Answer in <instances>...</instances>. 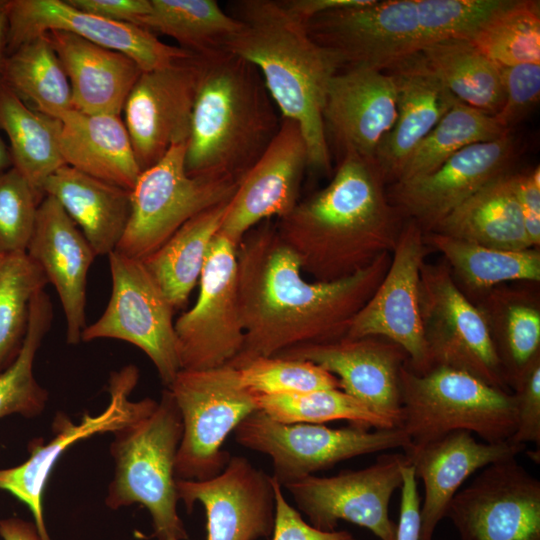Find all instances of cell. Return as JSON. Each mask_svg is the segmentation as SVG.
Instances as JSON below:
<instances>
[{"instance_id": "cell-1", "label": "cell", "mask_w": 540, "mask_h": 540, "mask_svg": "<svg viewBox=\"0 0 540 540\" xmlns=\"http://www.w3.org/2000/svg\"><path fill=\"white\" fill-rule=\"evenodd\" d=\"M237 287L244 343L229 363L236 368L289 348L345 337L350 324L383 280L391 253L345 278L309 282L276 224L264 221L237 247Z\"/></svg>"}, {"instance_id": "cell-2", "label": "cell", "mask_w": 540, "mask_h": 540, "mask_svg": "<svg viewBox=\"0 0 540 540\" xmlns=\"http://www.w3.org/2000/svg\"><path fill=\"white\" fill-rule=\"evenodd\" d=\"M375 158L345 152L329 182L276 224L280 238L316 281H335L392 253L404 222Z\"/></svg>"}, {"instance_id": "cell-3", "label": "cell", "mask_w": 540, "mask_h": 540, "mask_svg": "<svg viewBox=\"0 0 540 540\" xmlns=\"http://www.w3.org/2000/svg\"><path fill=\"white\" fill-rule=\"evenodd\" d=\"M226 12L240 27L224 49L258 69L281 116L299 125L308 148V168L329 172L323 107L336 73L333 64L309 36L306 24L281 0L231 1Z\"/></svg>"}, {"instance_id": "cell-4", "label": "cell", "mask_w": 540, "mask_h": 540, "mask_svg": "<svg viewBox=\"0 0 540 540\" xmlns=\"http://www.w3.org/2000/svg\"><path fill=\"white\" fill-rule=\"evenodd\" d=\"M503 0H371L330 10L306 22L336 72H386L428 46L469 39Z\"/></svg>"}, {"instance_id": "cell-5", "label": "cell", "mask_w": 540, "mask_h": 540, "mask_svg": "<svg viewBox=\"0 0 540 540\" xmlns=\"http://www.w3.org/2000/svg\"><path fill=\"white\" fill-rule=\"evenodd\" d=\"M199 57L186 172L238 182L270 144L282 116L254 65L227 50Z\"/></svg>"}, {"instance_id": "cell-6", "label": "cell", "mask_w": 540, "mask_h": 540, "mask_svg": "<svg viewBox=\"0 0 540 540\" xmlns=\"http://www.w3.org/2000/svg\"><path fill=\"white\" fill-rule=\"evenodd\" d=\"M113 436L110 454L115 468L105 504L113 510L141 504L151 515L157 540H188L177 512L175 477L182 420L170 390H163L150 415Z\"/></svg>"}, {"instance_id": "cell-7", "label": "cell", "mask_w": 540, "mask_h": 540, "mask_svg": "<svg viewBox=\"0 0 540 540\" xmlns=\"http://www.w3.org/2000/svg\"><path fill=\"white\" fill-rule=\"evenodd\" d=\"M402 428L411 447L465 430L487 443L507 441L515 432L511 392L488 385L467 372L437 366L414 372L407 362L399 374ZM410 448V447H409Z\"/></svg>"}, {"instance_id": "cell-8", "label": "cell", "mask_w": 540, "mask_h": 540, "mask_svg": "<svg viewBox=\"0 0 540 540\" xmlns=\"http://www.w3.org/2000/svg\"><path fill=\"white\" fill-rule=\"evenodd\" d=\"M168 389L182 420L176 479L215 477L231 457L222 448L226 438L258 410L255 395L242 384L238 368L229 364L205 370L181 369Z\"/></svg>"}, {"instance_id": "cell-9", "label": "cell", "mask_w": 540, "mask_h": 540, "mask_svg": "<svg viewBox=\"0 0 540 540\" xmlns=\"http://www.w3.org/2000/svg\"><path fill=\"white\" fill-rule=\"evenodd\" d=\"M186 143L172 146L141 172L131 190L128 225L115 251L143 260L191 218L233 196L235 180L187 174Z\"/></svg>"}, {"instance_id": "cell-10", "label": "cell", "mask_w": 540, "mask_h": 540, "mask_svg": "<svg viewBox=\"0 0 540 540\" xmlns=\"http://www.w3.org/2000/svg\"><path fill=\"white\" fill-rule=\"evenodd\" d=\"M233 432L239 445L271 459L272 477L282 487L350 458L411 447L410 438L400 427L370 432L352 425L334 429L323 424H287L259 410L243 419Z\"/></svg>"}, {"instance_id": "cell-11", "label": "cell", "mask_w": 540, "mask_h": 540, "mask_svg": "<svg viewBox=\"0 0 540 540\" xmlns=\"http://www.w3.org/2000/svg\"><path fill=\"white\" fill-rule=\"evenodd\" d=\"M419 302L431 369L461 370L510 392L485 317L461 291L445 260L423 263Z\"/></svg>"}, {"instance_id": "cell-12", "label": "cell", "mask_w": 540, "mask_h": 540, "mask_svg": "<svg viewBox=\"0 0 540 540\" xmlns=\"http://www.w3.org/2000/svg\"><path fill=\"white\" fill-rule=\"evenodd\" d=\"M112 292L103 314L85 327L81 340L126 341L152 361L168 388L181 370L174 329V308L142 260L117 251L108 254Z\"/></svg>"}, {"instance_id": "cell-13", "label": "cell", "mask_w": 540, "mask_h": 540, "mask_svg": "<svg viewBox=\"0 0 540 540\" xmlns=\"http://www.w3.org/2000/svg\"><path fill=\"white\" fill-rule=\"evenodd\" d=\"M237 247L221 234L213 239L194 306L174 322L180 368L205 370L229 364L244 343L238 287Z\"/></svg>"}, {"instance_id": "cell-14", "label": "cell", "mask_w": 540, "mask_h": 540, "mask_svg": "<svg viewBox=\"0 0 540 540\" xmlns=\"http://www.w3.org/2000/svg\"><path fill=\"white\" fill-rule=\"evenodd\" d=\"M139 380L135 365H127L112 372L107 385L110 400L106 408L96 414L85 413L74 423L66 415L58 414L53 421L54 436L47 442L33 440L28 445L29 458L22 464L0 469V489L9 492L25 504L34 518L40 540H51L43 515V494L48 478L61 455L73 444L97 434L114 433L150 415L156 400L130 399Z\"/></svg>"}, {"instance_id": "cell-15", "label": "cell", "mask_w": 540, "mask_h": 540, "mask_svg": "<svg viewBox=\"0 0 540 540\" xmlns=\"http://www.w3.org/2000/svg\"><path fill=\"white\" fill-rule=\"evenodd\" d=\"M408 464L405 453L383 454L363 469L329 477L310 475L283 487L317 529L333 531L344 520L370 530L380 540H396L389 503Z\"/></svg>"}, {"instance_id": "cell-16", "label": "cell", "mask_w": 540, "mask_h": 540, "mask_svg": "<svg viewBox=\"0 0 540 540\" xmlns=\"http://www.w3.org/2000/svg\"><path fill=\"white\" fill-rule=\"evenodd\" d=\"M445 517L460 540H540V481L515 457L492 463L455 494Z\"/></svg>"}, {"instance_id": "cell-17", "label": "cell", "mask_w": 540, "mask_h": 540, "mask_svg": "<svg viewBox=\"0 0 540 540\" xmlns=\"http://www.w3.org/2000/svg\"><path fill=\"white\" fill-rule=\"evenodd\" d=\"M424 232L412 220L404 222L390 266L376 291L353 318L346 338L382 337L399 345L416 373L431 369L423 337L419 283L426 255Z\"/></svg>"}, {"instance_id": "cell-18", "label": "cell", "mask_w": 540, "mask_h": 540, "mask_svg": "<svg viewBox=\"0 0 540 540\" xmlns=\"http://www.w3.org/2000/svg\"><path fill=\"white\" fill-rule=\"evenodd\" d=\"M201 71L199 55L142 71L123 107L124 124L141 172L187 142Z\"/></svg>"}, {"instance_id": "cell-19", "label": "cell", "mask_w": 540, "mask_h": 540, "mask_svg": "<svg viewBox=\"0 0 540 540\" xmlns=\"http://www.w3.org/2000/svg\"><path fill=\"white\" fill-rule=\"evenodd\" d=\"M50 31L67 32L121 52L133 59L142 71L166 67L193 55L181 47L162 42L143 27L83 12L66 0H9L7 55Z\"/></svg>"}, {"instance_id": "cell-20", "label": "cell", "mask_w": 540, "mask_h": 540, "mask_svg": "<svg viewBox=\"0 0 540 540\" xmlns=\"http://www.w3.org/2000/svg\"><path fill=\"white\" fill-rule=\"evenodd\" d=\"M517 150L511 132L469 145L433 172L392 184L388 197L403 217L417 223L424 233L431 232L478 190L509 173Z\"/></svg>"}, {"instance_id": "cell-21", "label": "cell", "mask_w": 540, "mask_h": 540, "mask_svg": "<svg viewBox=\"0 0 540 540\" xmlns=\"http://www.w3.org/2000/svg\"><path fill=\"white\" fill-rule=\"evenodd\" d=\"M308 148L299 125L283 118L278 132L237 183L219 234L236 247L258 224L288 215L299 202Z\"/></svg>"}, {"instance_id": "cell-22", "label": "cell", "mask_w": 540, "mask_h": 540, "mask_svg": "<svg viewBox=\"0 0 540 540\" xmlns=\"http://www.w3.org/2000/svg\"><path fill=\"white\" fill-rule=\"evenodd\" d=\"M179 500L188 513L199 502L206 514V540H257L272 535L275 494L272 476L247 458L231 456L207 480L176 479Z\"/></svg>"}, {"instance_id": "cell-23", "label": "cell", "mask_w": 540, "mask_h": 540, "mask_svg": "<svg viewBox=\"0 0 540 540\" xmlns=\"http://www.w3.org/2000/svg\"><path fill=\"white\" fill-rule=\"evenodd\" d=\"M275 356L319 365L338 378L341 390L394 427H400L399 374L408 356L394 342L376 336L343 337L298 345Z\"/></svg>"}, {"instance_id": "cell-24", "label": "cell", "mask_w": 540, "mask_h": 540, "mask_svg": "<svg viewBox=\"0 0 540 540\" xmlns=\"http://www.w3.org/2000/svg\"><path fill=\"white\" fill-rule=\"evenodd\" d=\"M397 117L394 79L386 72L358 68L336 72L329 80L323 107L325 134L342 155L375 158Z\"/></svg>"}, {"instance_id": "cell-25", "label": "cell", "mask_w": 540, "mask_h": 540, "mask_svg": "<svg viewBox=\"0 0 540 540\" xmlns=\"http://www.w3.org/2000/svg\"><path fill=\"white\" fill-rule=\"evenodd\" d=\"M26 253L56 289L65 315L67 343L78 344L87 326V274L96 255L52 196L44 195L39 203Z\"/></svg>"}, {"instance_id": "cell-26", "label": "cell", "mask_w": 540, "mask_h": 540, "mask_svg": "<svg viewBox=\"0 0 540 540\" xmlns=\"http://www.w3.org/2000/svg\"><path fill=\"white\" fill-rule=\"evenodd\" d=\"M525 445L509 440L499 443L477 442L465 430L451 432L420 447L404 451L417 478L424 484L419 540H433L438 523L462 483L478 469L516 457Z\"/></svg>"}, {"instance_id": "cell-27", "label": "cell", "mask_w": 540, "mask_h": 540, "mask_svg": "<svg viewBox=\"0 0 540 540\" xmlns=\"http://www.w3.org/2000/svg\"><path fill=\"white\" fill-rule=\"evenodd\" d=\"M394 79L397 117L375 161L385 183L394 184L411 155L457 99L418 53L386 71Z\"/></svg>"}, {"instance_id": "cell-28", "label": "cell", "mask_w": 540, "mask_h": 540, "mask_svg": "<svg viewBox=\"0 0 540 540\" xmlns=\"http://www.w3.org/2000/svg\"><path fill=\"white\" fill-rule=\"evenodd\" d=\"M45 35L68 77L74 108L88 114L120 115L142 73L138 64L121 52L67 32Z\"/></svg>"}, {"instance_id": "cell-29", "label": "cell", "mask_w": 540, "mask_h": 540, "mask_svg": "<svg viewBox=\"0 0 540 540\" xmlns=\"http://www.w3.org/2000/svg\"><path fill=\"white\" fill-rule=\"evenodd\" d=\"M58 120V144L66 165L131 191L141 174L120 115L71 109Z\"/></svg>"}, {"instance_id": "cell-30", "label": "cell", "mask_w": 540, "mask_h": 540, "mask_svg": "<svg viewBox=\"0 0 540 540\" xmlns=\"http://www.w3.org/2000/svg\"><path fill=\"white\" fill-rule=\"evenodd\" d=\"M62 206L96 256L113 252L120 243L131 212V191L63 165L42 186Z\"/></svg>"}, {"instance_id": "cell-31", "label": "cell", "mask_w": 540, "mask_h": 540, "mask_svg": "<svg viewBox=\"0 0 540 540\" xmlns=\"http://www.w3.org/2000/svg\"><path fill=\"white\" fill-rule=\"evenodd\" d=\"M509 173L491 181L448 214L431 232L503 250L533 248Z\"/></svg>"}, {"instance_id": "cell-32", "label": "cell", "mask_w": 540, "mask_h": 540, "mask_svg": "<svg viewBox=\"0 0 540 540\" xmlns=\"http://www.w3.org/2000/svg\"><path fill=\"white\" fill-rule=\"evenodd\" d=\"M228 202L212 207L183 224L165 243L142 260L174 309L187 302L200 275Z\"/></svg>"}, {"instance_id": "cell-33", "label": "cell", "mask_w": 540, "mask_h": 540, "mask_svg": "<svg viewBox=\"0 0 540 540\" xmlns=\"http://www.w3.org/2000/svg\"><path fill=\"white\" fill-rule=\"evenodd\" d=\"M0 129L9 141L12 167L43 197L46 179L65 165L58 120L30 107L0 78Z\"/></svg>"}, {"instance_id": "cell-34", "label": "cell", "mask_w": 540, "mask_h": 540, "mask_svg": "<svg viewBox=\"0 0 540 540\" xmlns=\"http://www.w3.org/2000/svg\"><path fill=\"white\" fill-rule=\"evenodd\" d=\"M424 241L443 255L453 279L473 293L486 294L507 281L540 280V253L536 248L503 250L437 232L424 233Z\"/></svg>"}, {"instance_id": "cell-35", "label": "cell", "mask_w": 540, "mask_h": 540, "mask_svg": "<svg viewBox=\"0 0 540 540\" xmlns=\"http://www.w3.org/2000/svg\"><path fill=\"white\" fill-rule=\"evenodd\" d=\"M421 53L458 101L492 116L501 109L504 90L500 66L468 39L437 42Z\"/></svg>"}, {"instance_id": "cell-36", "label": "cell", "mask_w": 540, "mask_h": 540, "mask_svg": "<svg viewBox=\"0 0 540 540\" xmlns=\"http://www.w3.org/2000/svg\"><path fill=\"white\" fill-rule=\"evenodd\" d=\"M0 78L33 109L53 118L74 109L64 68L44 34L8 54Z\"/></svg>"}, {"instance_id": "cell-37", "label": "cell", "mask_w": 540, "mask_h": 540, "mask_svg": "<svg viewBox=\"0 0 540 540\" xmlns=\"http://www.w3.org/2000/svg\"><path fill=\"white\" fill-rule=\"evenodd\" d=\"M478 308L490 330L494 348L510 389L540 355V310L519 293L496 287L485 294Z\"/></svg>"}, {"instance_id": "cell-38", "label": "cell", "mask_w": 540, "mask_h": 540, "mask_svg": "<svg viewBox=\"0 0 540 540\" xmlns=\"http://www.w3.org/2000/svg\"><path fill=\"white\" fill-rule=\"evenodd\" d=\"M142 27L168 35L193 54L208 55L225 50L240 23L215 0H151Z\"/></svg>"}, {"instance_id": "cell-39", "label": "cell", "mask_w": 540, "mask_h": 540, "mask_svg": "<svg viewBox=\"0 0 540 540\" xmlns=\"http://www.w3.org/2000/svg\"><path fill=\"white\" fill-rule=\"evenodd\" d=\"M500 67L540 64V4L506 0L468 39Z\"/></svg>"}, {"instance_id": "cell-40", "label": "cell", "mask_w": 540, "mask_h": 540, "mask_svg": "<svg viewBox=\"0 0 540 540\" xmlns=\"http://www.w3.org/2000/svg\"><path fill=\"white\" fill-rule=\"evenodd\" d=\"M508 132L494 116L457 100L411 155L396 183L429 174L463 148Z\"/></svg>"}, {"instance_id": "cell-41", "label": "cell", "mask_w": 540, "mask_h": 540, "mask_svg": "<svg viewBox=\"0 0 540 540\" xmlns=\"http://www.w3.org/2000/svg\"><path fill=\"white\" fill-rule=\"evenodd\" d=\"M53 306L45 290L31 301L27 333L14 362L0 373V418L19 414L40 415L48 400L47 391L34 376L33 366L40 345L51 328Z\"/></svg>"}, {"instance_id": "cell-42", "label": "cell", "mask_w": 540, "mask_h": 540, "mask_svg": "<svg viewBox=\"0 0 540 540\" xmlns=\"http://www.w3.org/2000/svg\"><path fill=\"white\" fill-rule=\"evenodd\" d=\"M48 280L26 252L0 254V373L21 351L30 305Z\"/></svg>"}, {"instance_id": "cell-43", "label": "cell", "mask_w": 540, "mask_h": 540, "mask_svg": "<svg viewBox=\"0 0 540 540\" xmlns=\"http://www.w3.org/2000/svg\"><path fill=\"white\" fill-rule=\"evenodd\" d=\"M257 409L287 424H323L347 420L352 426L369 429L396 428L341 389H324L298 394L255 396Z\"/></svg>"}, {"instance_id": "cell-44", "label": "cell", "mask_w": 540, "mask_h": 540, "mask_svg": "<svg viewBox=\"0 0 540 540\" xmlns=\"http://www.w3.org/2000/svg\"><path fill=\"white\" fill-rule=\"evenodd\" d=\"M238 370L242 384L255 396L340 389L336 376L305 360L261 357L244 364Z\"/></svg>"}, {"instance_id": "cell-45", "label": "cell", "mask_w": 540, "mask_h": 540, "mask_svg": "<svg viewBox=\"0 0 540 540\" xmlns=\"http://www.w3.org/2000/svg\"><path fill=\"white\" fill-rule=\"evenodd\" d=\"M43 197L14 167L0 171V254L26 252Z\"/></svg>"}, {"instance_id": "cell-46", "label": "cell", "mask_w": 540, "mask_h": 540, "mask_svg": "<svg viewBox=\"0 0 540 540\" xmlns=\"http://www.w3.org/2000/svg\"><path fill=\"white\" fill-rule=\"evenodd\" d=\"M504 102L494 115L498 124L508 131L522 121L538 104L540 98V64H519L500 67Z\"/></svg>"}, {"instance_id": "cell-47", "label": "cell", "mask_w": 540, "mask_h": 540, "mask_svg": "<svg viewBox=\"0 0 540 540\" xmlns=\"http://www.w3.org/2000/svg\"><path fill=\"white\" fill-rule=\"evenodd\" d=\"M516 428L509 439L517 445L540 446V355L536 356L512 385Z\"/></svg>"}, {"instance_id": "cell-48", "label": "cell", "mask_w": 540, "mask_h": 540, "mask_svg": "<svg viewBox=\"0 0 540 540\" xmlns=\"http://www.w3.org/2000/svg\"><path fill=\"white\" fill-rule=\"evenodd\" d=\"M275 494V522L271 540H357L345 530L324 531L305 521L284 496L282 486L272 477Z\"/></svg>"}, {"instance_id": "cell-49", "label": "cell", "mask_w": 540, "mask_h": 540, "mask_svg": "<svg viewBox=\"0 0 540 540\" xmlns=\"http://www.w3.org/2000/svg\"><path fill=\"white\" fill-rule=\"evenodd\" d=\"M510 187L520 206L530 245L540 244V168L509 174Z\"/></svg>"}, {"instance_id": "cell-50", "label": "cell", "mask_w": 540, "mask_h": 540, "mask_svg": "<svg viewBox=\"0 0 540 540\" xmlns=\"http://www.w3.org/2000/svg\"><path fill=\"white\" fill-rule=\"evenodd\" d=\"M73 7L113 22L142 27L151 0H66Z\"/></svg>"}, {"instance_id": "cell-51", "label": "cell", "mask_w": 540, "mask_h": 540, "mask_svg": "<svg viewBox=\"0 0 540 540\" xmlns=\"http://www.w3.org/2000/svg\"><path fill=\"white\" fill-rule=\"evenodd\" d=\"M401 502L396 540H419L421 527L417 477L411 464L402 468Z\"/></svg>"}, {"instance_id": "cell-52", "label": "cell", "mask_w": 540, "mask_h": 540, "mask_svg": "<svg viewBox=\"0 0 540 540\" xmlns=\"http://www.w3.org/2000/svg\"><path fill=\"white\" fill-rule=\"evenodd\" d=\"M371 0H281L283 6L299 20L306 22L326 11L366 5Z\"/></svg>"}, {"instance_id": "cell-53", "label": "cell", "mask_w": 540, "mask_h": 540, "mask_svg": "<svg viewBox=\"0 0 540 540\" xmlns=\"http://www.w3.org/2000/svg\"><path fill=\"white\" fill-rule=\"evenodd\" d=\"M0 536L3 540H40L34 523L16 517L0 520Z\"/></svg>"}, {"instance_id": "cell-54", "label": "cell", "mask_w": 540, "mask_h": 540, "mask_svg": "<svg viewBox=\"0 0 540 540\" xmlns=\"http://www.w3.org/2000/svg\"><path fill=\"white\" fill-rule=\"evenodd\" d=\"M6 46H7V6L4 9L0 10V73H1L4 60L7 56Z\"/></svg>"}, {"instance_id": "cell-55", "label": "cell", "mask_w": 540, "mask_h": 540, "mask_svg": "<svg viewBox=\"0 0 540 540\" xmlns=\"http://www.w3.org/2000/svg\"><path fill=\"white\" fill-rule=\"evenodd\" d=\"M12 167L11 155L8 145L4 142L0 136V171L6 170Z\"/></svg>"}, {"instance_id": "cell-56", "label": "cell", "mask_w": 540, "mask_h": 540, "mask_svg": "<svg viewBox=\"0 0 540 540\" xmlns=\"http://www.w3.org/2000/svg\"><path fill=\"white\" fill-rule=\"evenodd\" d=\"M8 1L9 0H0V10L4 9L7 6Z\"/></svg>"}]
</instances>
